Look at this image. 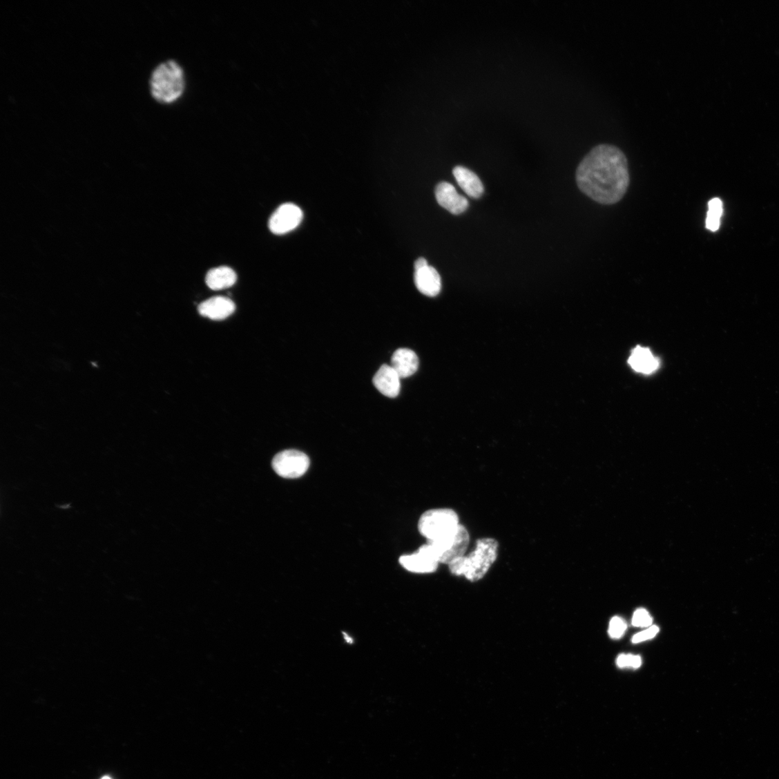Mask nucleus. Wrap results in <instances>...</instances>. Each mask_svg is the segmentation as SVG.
Returning <instances> with one entry per match:
<instances>
[{
	"instance_id": "1",
	"label": "nucleus",
	"mask_w": 779,
	"mask_h": 779,
	"mask_svg": "<svg viewBox=\"0 0 779 779\" xmlns=\"http://www.w3.org/2000/svg\"><path fill=\"white\" fill-rule=\"evenodd\" d=\"M576 181L581 191L595 202L616 204L622 200L630 183L627 158L615 145L597 144L581 161Z\"/></svg>"
},
{
	"instance_id": "2",
	"label": "nucleus",
	"mask_w": 779,
	"mask_h": 779,
	"mask_svg": "<svg viewBox=\"0 0 779 779\" xmlns=\"http://www.w3.org/2000/svg\"><path fill=\"white\" fill-rule=\"evenodd\" d=\"M499 543L492 538H483L477 541L475 549L450 563L452 575L464 577L470 581L481 580L490 571L498 557Z\"/></svg>"
},
{
	"instance_id": "3",
	"label": "nucleus",
	"mask_w": 779,
	"mask_h": 779,
	"mask_svg": "<svg viewBox=\"0 0 779 779\" xmlns=\"http://www.w3.org/2000/svg\"><path fill=\"white\" fill-rule=\"evenodd\" d=\"M150 87L157 102L168 104L177 101L185 90V75L181 65L172 59L158 64L151 74Z\"/></svg>"
},
{
	"instance_id": "4",
	"label": "nucleus",
	"mask_w": 779,
	"mask_h": 779,
	"mask_svg": "<svg viewBox=\"0 0 779 779\" xmlns=\"http://www.w3.org/2000/svg\"><path fill=\"white\" fill-rule=\"evenodd\" d=\"M460 525L459 517L453 510L432 509L421 515L418 529L427 541H436L449 537Z\"/></svg>"
},
{
	"instance_id": "5",
	"label": "nucleus",
	"mask_w": 779,
	"mask_h": 779,
	"mask_svg": "<svg viewBox=\"0 0 779 779\" xmlns=\"http://www.w3.org/2000/svg\"><path fill=\"white\" fill-rule=\"evenodd\" d=\"M470 544V535L466 528L460 525L449 537L436 541H427L431 553L439 562L449 565L466 554Z\"/></svg>"
},
{
	"instance_id": "6",
	"label": "nucleus",
	"mask_w": 779,
	"mask_h": 779,
	"mask_svg": "<svg viewBox=\"0 0 779 779\" xmlns=\"http://www.w3.org/2000/svg\"><path fill=\"white\" fill-rule=\"evenodd\" d=\"M310 466V459L307 454L296 450H287L278 454L272 461L274 472L285 479H298L302 477Z\"/></svg>"
},
{
	"instance_id": "7",
	"label": "nucleus",
	"mask_w": 779,
	"mask_h": 779,
	"mask_svg": "<svg viewBox=\"0 0 779 779\" xmlns=\"http://www.w3.org/2000/svg\"><path fill=\"white\" fill-rule=\"evenodd\" d=\"M302 219L303 213L299 206L286 203L273 213L269 221V229L275 235H285L296 229Z\"/></svg>"
},
{
	"instance_id": "8",
	"label": "nucleus",
	"mask_w": 779,
	"mask_h": 779,
	"mask_svg": "<svg viewBox=\"0 0 779 779\" xmlns=\"http://www.w3.org/2000/svg\"><path fill=\"white\" fill-rule=\"evenodd\" d=\"M414 282L421 294L434 298L440 294L442 282L439 273L429 266L427 260L419 258L414 265Z\"/></svg>"
},
{
	"instance_id": "9",
	"label": "nucleus",
	"mask_w": 779,
	"mask_h": 779,
	"mask_svg": "<svg viewBox=\"0 0 779 779\" xmlns=\"http://www.w3.org/2000/svg\"><path fill=\"white\" fill-rule=\"evenodd\" d=\"M399 563L405 570L416 574L434 573L440 564L431 553L427 544L421 546L416 553L401 557Z\"/></svg>"
},
{
	"instance_id": "10",
	"label": "nucleus",
	"mask_w": 779,
	"mask_h": 779,
	"mask_svg": "<svg viewBox=\"0 0 779 779\" xmlns=\"http://www.w3.org/2000/svg\"><path fill=\"white\" fill-rule=\"evenodd\" d=\"M435 198L437 203L452 215H461L468 207L467 199L448 182H441L436 186Z\"/></svg>"
},
{
	"instance_id": "11",
	"label": "nucleus",
	"mask_w": 779,
	"mask_h": 779,
	"mask_svg": "<svg viewBox=\"0 0 779 779\" xmlns=\"http://www.w3.org/2000/svg\"><path fill=\"white\" fill-rule=\"evenodd\" d=\"M235 311V305L230 299L217 296L202 302L198 311L202 316L213 320H222L231 316Z\"/></svg>"
},
{
	"instance_id": "12",
	"label": "nucleus",
	"mask_w": 779,
	"mask_h": 779,
	"mask_svg": "<svg viewBox=\"0 0 779 779\" xmlns=\"http://www.w3.org/2000/svg\"><path fill=\"white\" fill-rule=\"evenodd\" d=\"M401 378L395 369L388 365H383L373 378V384L378 391L388 398H396L401 391Z\"/></svg>"
},
{
	"instance_id": "13",
	"label": "nucleus",
	"mask_w": 779,
	"mask_h": 779,
	"mask_svg": "<svg viewBox=\"0 0 779 779\" xmlns=\"http://www.w3.org/2000/svg\"><path fill=\"white\" fill-rule=\"evenodd\" d=\"M628 363L635 372L651 375L660 367V362L651 349L638 346L631 352Z\"/></svg>"
},
{
	"instance_id": "14",
	"label": "nucleus",
	"mask_w": 779,
	"mask_h": 779,
	"mask_svg": "<svg viewBox=\"0 0 779 779\" xmlns=\"http://www.w3.org/2000/svg\"><path fill=\"white\" fill-rule=\"evenodd\" d=\"M419 365L418 356L414 351L401 348L395 351L390 365L395 369L401 378H407L414 374Z\"/></svg>"
},
{
	"instance_id": "15",
	"label": "nucleus",
	"mask_w": 779,
	"mask_h": 779,
	"mask_svg": "<svg viewBox=\"0 0 779 779\" xmlns=\"http://www.w3.org/2000/svg\"><path fill=\"white\" fill-rule=\"evenodd\" d=\"M452 174L468 196L474 199H479L482 196L483 186L475 173L463 166H457L453 169Z\"/></svg>"
},
{
	"instance_id": "16",
	"label": "nucleus",
	"mask_w": 779,
	"mask_h": 779,
	"mask_svg": "<svg viewBox=\"0 0 779 779\" xmlns=\"http://www.w3.org/2000/svg\"><path fill=\"white\" fill-rule=\"evenodd\" d=\"M205 281L211 289L221 290L233 286L237 281V275L229 267H220L209 270Z\"/></svg>"
},
{
	"instance_id": "17",
	"label": "nucleus",
	"mask_w": 779,
	"mask_h": 779,
	"mask_svg": "<svg viewBox=\"0 0 779 779\" xmlns=\"http://www.w3.org/2000/svg\"><path fill=\"white\" fill-rule=\"evenodd\" d=\"M626 628V622L620 617L615 616L610 622L608 633L611 638L619 639L623 637Z\"/></svg>"
},
{
	"instance_id": "18",
	"label": "nucleus",
	"mask_w": 779,
	"mask_h": 779,
	"mask_svg": "<svg viewBox=\"0 0 779 779\" xmlns=\"http://www.w3.org/2000/svg\"><path fill=\"white\" fill-rule=\"evenodd\" d=\"M653 621L651 614L646 610L640 608L637 610L634 616H633L632 625L636 627L646 628L651 626Z\"/></svg>"
},
{
	"instance_id": "19",
	"label": "nucleus",
	"mask_w": 779,
	"mask_h": 779,
	"mask_svg": "<svg viewBox=\"0 0 779 779\" xmlns=\"http://www.w3.org/2000/svg\"><path fill=\"white\" fill-rule=\"evenodd\" d=\"M642 658L639 655H621L617 659V665L620 669L633 668L637 669L642 665Z\"/></svg>"
},
{
	"instance_id": "20",
	"label": "nucleus",
	"mask_w": 779,
	"mask_h": 779,
	"mask_svg": "<svg viewBox=\"0 0 779 779\" xmlns=\"http://www.w3.org/2000/svg\"><path fill=\"white\" fill-rule=\"evenodd\" d=\"M659 631L660 628L657 626H651L648 629L640 632L639 633V634H637L636 635L633 637L632 642L637 644L648 639H652L657 635Z\"/></svg>"
},
{
	"instance_id": "21",
	"label": "nucleus",
	"mask_w": 779,
	"mask_h": 779,
	"mask_svg": "<svg viewBox=\"0 0 779 779\" xmlns=\"http://www.w3.org/2000/svg\"><path fill=\"white\" fill-rule=\"evenodd\" d=\"M721 216V214L709 210L706 221V229L713 232L717 231L720 225Z\"/></svg>"
},
{
	"instance_id": "22",
	"label": "nucleus",
	"mask_w": 779,
	"mask_h": 779,
	"mask_svg": "<svg viewBox=\"0 0 779 779\" xmlns=\"http://www.w3.org/2000/svg\"><path fill=\"white\" fill-rule=\"evenodd\" d=\"M709 210L722 215V202L718 198H714L709 202Z\"/></svg>"
},
{
	"instance_id": "23",
	"label": "nucleus",
	"mask_w": 779,
	"mask_h": 779,
	"mask_svg": "<svg viewBox=\"0 0 779 779\" xmlns=\"http://www.w3.org/2000/svg\"><path fill=\"white\" fill-rule=\"evenodd\" d=\"M102 779H111V778H109V777H107V776H106V777H104V778H103Z\"/></svg>"
}]
</instances>
